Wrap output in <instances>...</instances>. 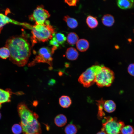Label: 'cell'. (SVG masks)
Segmentation results:
<instances>
[{"label": "cell", "mask_w": 134, "mask_h": 134, "mask_svg": "<svg viewBox=\"0 0 134 134\" xmlns=\"http://www.w3.org/2000/svg\"><path fill=\"white\" fill-rule=\"evenodd\" d=\"M5 46L10 51L9 59L12 63L19 67L27 63L31 52V47L27 40L20 36H13L7 40Z\"/></svg>", "instance_id": "obj_1"}, {"label": "cell", "mask_w": 134, "mask_h": 134, "mask_svg": "<svg viewBox=\"0 0 134 134\" xmlns=\"http://www.w3.org/2000/svg\"><path fill=\"white\" fill-rule=\"evenodd\" d=\"M17 110L24 134H41V126L38 115L30 109L25 103H19Z\"/></svg>", "instance_id": "obj_2"}, {"label": "cell", "mask_w": 134, "mask_h": 134, "mask_svg": "<svg viewBox=\"0 0 134 134\" xmlns=\"http://www.w3.org/2000/svg\"><path fill=\"white\" fill-rule=\"evenodd\" d=\"M54 32V29L48 20L43 24H35L33 26L31 31L32 45L37 41L44 42L51 39Z\"/></svg>", "instance_id": "obj_3"}, {"label": "cell", "mask_w": 134, "mask_h": 134, "mask_svg": "<svg viewBox=\"0 0 134 134\" xmlns=\"http://www.w3.org/2000/svg\"><path fill=\"white\" fill-rule=\"evenodd\" d=\"M102 65H93L87 69L80 76L79 82L85 87H89L95 82L97 75L101 71Z\"/></svg>", "instance_id": "obj_4"}, {"label": "cell", "mask_w": 134, "mask_h": 134, "mask_svg": "<svg viewBox=\"0 0 134 134\" xmlns=\"http://www.w3.org/2000/svg\"><path fill=\"white\" fill-rule=\"evenodd\" d=\"M124 126V122L118 120L116 117H104L101 130L107 134H120L121 130Z\"/></svg>", "instance_id": "obj_5"}, {"label": "cell", "mask_w": 134, "mask_h": 134, "mask_svg": "<svg viewBox=\"0 0 134 134\" xmlns=\"http://www.w3.org/2000/svg\"><path fill=\"white\" fill-rule=\"evenodd\" d=\"M114 78L113 71L102 65L101 71L96 75L95 83L99 87H109L111 85Z\"/></svg>", "instance_id": "obj_6"}, {"label": "cell", "mask_w": 134, "mask_h": 134, "mask_svg": "<svg viewBox=\"0 0 134 134\" xmlns=\"http://www.w3.org/2000/svg\"><path fill=\"white\" fill-rule=\"evenodd\" d=\"M53 54L51 50L47 47H42L40 48L38 52V55L33 62L29 64V66H32L35 64L38 63H46L51 66H52L53 58L52 57Z\"/></svg>", "instance_id": "obj_7"}, {"label": "cell", "mask_w": 134, "mask_h": 134, "mask_svg": "<svg viewBox=\"0 0 134 134\" xmlns=\"http://www.w3.org/2000/svg\"><path fill=\"white\" fill-rule=\"evenodd\" d=\"M50 16L48 12L43 6H40L36 8L29 18L31 21H35V24H41L44 23L46 19Z\"/></svg>", "instance_id": "obj_8"}, {"label": "cell", "mask_w": 134, "mask_h": 134, "mask_svg": "<svg viewBox=\"0 0 134 134\" xmlns=\"http://www.w3.org/2000/svg\"><path fill=\"white\" fill-rule=\"evenodd\" d=\"M13 93L11 90L9 88L4 90L0 88V104L10 102Z\"/></svg>", "instance_id": "obj_9"}, {"label": "cell", "mask_w": 134, "mask_h": 134, "mask_svg": "<svg viewBox=\"0 0 134 134\" xmlns=\"http://www.w3.org/2000/svg\"><path fill=\"white\" fill-rule=\"evenodd\" d=\"M10 10H9L5 14L0 13V33L3 27L7 24L10 23L15 24H19L18 22L11 19L6 16V15L10 13Z\"/></svg>", "instance_id": "obj_10"}, {"label": "cell", "mask_w": 134, "mask_h": 134, "mask_svg": "<svg viewBox=\"0 0 134 134\" xmlns=\"http://www.w3.org/2000/svg\"><path fill=\"white\" fill-rule=\"evenodd\" d=\"M118 7L123 9H127L134 7V0H119L117 1Z\"/></svg>", "instance_id": "obj_11"}, {"label": "cell", "mask_w": 134, "mask_h": 134, "mask_svg": "<svg viewBox=\"0 0 134 134\" xmlns=\"http://www.w3.org/2000/svg\"><path fill=\"white\" fill-rule=\"evenodd\" d=\"M72 101L69 97L62 95L59 99V103L60 106L64 108H67L71 105Z\"/></svg>", "instance_id": "obj_12"}, {"label": "cell", "mask_w": 134, "mask_h": 134, "mask_svg": "<svg viewBox=\"0 0 134 134\" xmlns=\"http://www.w3.org/2000/svg\"><path fill=\"white\" fill-rule=\"evenodd\" d=\"M66 56L68 59L70 60H74L78 58L79 53L75 48L70 47L67 50L66 52Z\"/></svg>", "instance_id": "obj_13"}, {"label": "cell", "mask_w": 134, "mask_h": 134, "mask_svg": "<svg viewBox=\"0 0 134 134\" xmlns=\"http://www.w3.org/2000/svg\"><path fill=\"white\" fill-rule=\"evenodd\" d=\"M89 43L86 40L81 39L79 40L76 44V47L78 50L81 52L86 51L89 47Z\"/></svg>", "instance_id": "obj_14"}, {"label": "cell", "mask_w": 134, "mask_h": 134, "mask_svg": "<svg viewBox=\"0 0 134 134\" xmlns=\"http://www.w3.org/2000/svg\"><path fill=\"white\" fill-rule=\"evenodd\" d=\"M116 105L114 102L111 100L105 101L103 104L104 111L108 113L114 112L116 109Z\"/></svg>", "instance_id": "obj_15"}, {"label": "cell", "mask_w": 134, "mask_h": 134, "mask_svg": "<svg viewBox=\"0 0 134 134\" xmlns=\"http://www.w3.org/2000/svg\"><path fill=\"white\" fill-rule=\"evenodd\" d=\"M67 122V119L66 116L62 114L57 115L54 119L55 124L58 127H61L66 125Z\"/></svg>", "instance_id": "obj_16"}, {"label": "cell", "mask_w": 134, "mask_h": 134, "mask_svg": "<svg viewBox=\"0 0 134 134\" xmlns=\"http://www.w3.org/2000/svg\"><path fill=\"white\" fill-rule=\"evenodd\" d=\"M101 20L103 24L107 27L112 26L115 22L113 17L109 14L104 15L102 18Z\"/></svg>", "instance_id": "obj_17"}, {"label": "cell", "mask_w": 134, "mask_h": 134, "mask_svg": "<svg viewBox=\"0 0 134 134\" xmlns=\"http://www.w3.org/2000/svg\"><path fill=\"white\" fill-rule=\"evenodd\" d=\"M63 20L67 23V25L70 28L74 29L78 25V22L75 19L71 17L68 15L65 16Z\"/></svg>", "instance_id": "obj_18"}, {"label": "cell", "mask_w": 134, "mask_h": 134, "mask_svg": "<svg viewBox=\"0 0 134 134\" xmlns=\"http://www.w3.org/2000/svg\"><path fill=\"white\" fill-rule=\"evenodd\" d=\"M102 98L99 100L97 101V103L98 107V112L97 114L98 117L99 119H101L105 115V114L103 111V104L105 101Z\"/></svg>", "instance_id": "obj_19"}, {"label": "cell", "mask_w": 134, "mask_h": 134, "mask_svg": "<svg viewBox=\"0 0 134 134\" xmlns=\"http://www.w3.org/2000/svg\"><path fill=\"white\" fill-rule=\"evenodd\" d=\"M78 39V35L75 33L71 32L68 34L67 41L70 44L73 45L77 43Z\"/></svg>", "instance_id": "obj_20"}, {"label": "cell", "mask_w": 134, "mask_h": 134, "mask_svg": "<svg viewBox=\"0 0 134 134\" xmlns=\"http://www.w3.org/2000/svg\"><path fill=\"white\" fill-rule=\"evenodd\" d=\"M86 22L88 26L91 29L96 27L98 25V22L97 19L91 15L87 16Z\"/></svg>", "instance_id": "obj_21"}, {"label": "cell", "mask_w": 134, "mask_h": 134, "mask_svg": "<svg viewBox=\"0 0 134 134\" xmlns=\"http://www.w3.org/2000/svg\"><path fill=\"white\" fill-rule=\"evenodd\" d=\"M77 131L76 126L72 124L67 125L64 129V132L66 134H76Z\"/></svg>", "instance_id": "obj_22"}, {"label": "cell", "mask_w": 134, "mask_h": 134, "mask_svg": "<svg viewBox=\"0 0 134 134\" xmlns=\"http://www.w3.org/2000/svg\"><path fill=\"white\" fill-rule=\"evenodd\" d=\"M55 37L56 40L59 44L63 45L66 40V38L63 34L58 33L56 34L54 33L53 35V37Z\"/></svg>", "instance_id": "obj_23"}, {"label": "cell", "mask_w": 134, "mask_h": 134, "mask_svg": "<svg viewBox=\"0 0 134 134\" xmlns=\"http://www.w3.org/2000/svg\"><path fill=\"white\" fill-rule=\"evenodd\" d=\"M10 52L9 49L6 47H3L0 48V57L5 59L9 57Z\"/></svg>", "instance_id": "obj_24"}, {"label": "cell", "mask_w": 134, "mask_h": 134, "mask_svg": "<svg viewBox=\"0 0 134 134\" xmlns=\"http://www.w3.org/2000/svg\"><path fill=\"white\" fill-rule=\"evenodd\" d=\"M121 132L122 134H133L134 129L130 125L124 126L121 129Z\"/></svg>", "instance_id": "obj_25"}, {"label": "cell", "mask_w": 134, "mask_h": 134, "mask_svg": "<svg viewBox=\"0 0 134 134\" xmlns=\"http://www.w3.org/2000/svg\"><path fill=\"white\" fill-rule=\"evenodd\" d=\"M11 130L14 134H20L23 132L21 125L18 124H14L12 127Z\"/></svg>", "instance_id": "obj_26"}, {"label": "cell", "mask_w": 134, "mask_h": 134, "mask_svg": "<svg viewBox=\"0 0 134 134\" xmlns=\"http://www.w3.org/2000/svg\"><path fill=\"white\" fill-rule=\"evenodd\" d=\"M127 70L131 75L134 76V63H131L129 65Z\"/></svg>", "instance_id": "obj_27"}, {"label": "cell", "mask_w": 134, "mask_h": 134, "mask_svg": "<svg viewBox=\"0 0 134 134\" xmlns=\"http://www.w3.org/2000/svg\"><path fill=\"white\" fill-rule=\"evenodd\" d=\"M49 44L50 45L53 46V47L57 49L59 46V44L56 40L55 37L53 36L52 38V39L50 40Z\"/></svg>", "instance_id": "obj_28"}, {"label": "cell", "mask_w": 134, "mask_h": 134, "mask_svg": "<svg viewBox=\"0 0 134 134\" xmlns=\"http://www.w3.org/2000/svg\"><path fill=\"white\" fill-rule=\"evenodd\" d=\"M78 1L79 0H65L64 1L70 6H76V4Z\"/></svg>", "instance_id": "obj_29"}, {"label": "cell", "mask_w": 134, "mask_h": 134, "mask_svg": "<svg viewBox=\"0 0 134 134\" xmlns=\"http://www.w3.org/2000/svg\"><path fill=\"white\" fill-rule=\"evenodd\" d=\"M56 81L55 80L53 79H50L49 80L48 82V85L50 86L53 85L55 84Z\"/></svg>", "instance_id": "obj_30"}, {"label": "cell", "mask_w": 134, "mask_h": 134, "mask_svg": "<svg viewBox=\"0 0 134 134\" xmlns=\"http://www.w3.org/2000/svg\"><path fill=\"white\" fill-rule=\"evenodd\" d=\"M96 134H107L104 131L101 130L97 132Z\"/></svg>", "instance_id": "obj_31"}, {"label": "cell", "mask_w": 134, "mask_h": 134, "mask_svg": "<svg viewBox=\"0 0 134 134\" xmlns=\"http://www.w3.org/2000/svg\"><path fill=\"white\" fill-rule=\"evenodd\" d=\"M1 113L0 112V119H1Z\"/></svg>", "instance_id": "obj_32"}, {"label": "cell", "mask_w": 134, "mask_h": 134, "mask_svg": "<svg viewBox=\"0 0 134 134\" xmlns=\"http://www.w3.org/2000/svg\"><path fill=\"white\" fill-rule=\"evenodd\" d=\"M2 107V104H0V109Z\"/></svg>", "instance_id": "obj_33"}, {"label": "cell", "mask_w": 134, "mask_h": 134, "mask_svg": "<svg viewBox=\"0 0 134 134\" xmlns=\"http://www.w3.org/2000/svg\"><path fill=\"white\" fill-rule=\"evenodd\" d=\"M133 134H134V132H133Z\"/></svg>", "instance_id": "obj_34"}]
</instances>
